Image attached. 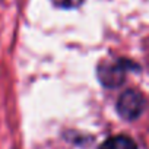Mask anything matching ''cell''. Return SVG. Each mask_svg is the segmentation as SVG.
Returning <instances> with one entry per match:
<instances>
[{
	"label": "cell",
	"mask_w": 149,
	"mask_h": 149,
	"mask_svg": "<svg viewBox=\"0 0 149 149\" xmlns=\"http://www.w3.org/2000/svg\"><path fill=\"white\" fill-rule=\"evenodd\" d=\"M145 110V98L137 91H126L120 95L117 101V111L126 120L137 118Z\"/></svg>",
	"instance_id": "1"
},
{
	"label": "cell",
	"mask_w": 149,
	"mask_h": 149,
	"mask_svg": "<svg viewBox=\"0 0 149 149\" xmlns=\"http://www.w3.org/2000/svg\"><path fill=\"white\" fill-rule=\"evenodd\" d=\"M127 64L126 60H113L111 63H102L98 67V76L100 81L105 86H118L124 81V74L127 73Z\"/></svg>",
	"instance_id": "2"
},
{
	"label": "cell",
	"mask_w": 149,
	"mask_h": 149,
	"mask_svg": "<svg viewBox=\"0 0 149 149\" xmlns=\"http://www.w3.org/2000/svg\"><path fill=\"white\" fill-rule=\"evenodd\" d=\"M100 149H137L133 139L127 136H114L107 139Z\"/></svg>",
	"instance_id": "3"
},
{
	"label": "cell",
	"mask_w": 149,
	"mask_h": 149,
	"mask_svg": "<svg viewBox=\"0 0 149 149\" xmlns=\"http://www.w3.org/2000/svg\"><path fill=\"white\" fill-rule=\"evenodd\" d=\"M51 2L63 9H73V8H79L85 0H51Z\"/></svg>",
	"instance_id": "4"
}]
</instances>
